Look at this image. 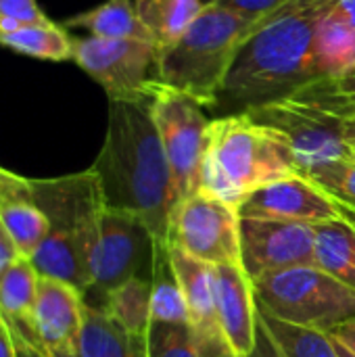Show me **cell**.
<instances>
[{
  "label": "cell",
  "mask_w": 355,
  "mask_h": 357,
  "mask_svg": "<svg viewBox=\"0 0 355 357\" xmlns=\"http://www.w3.org/2000/svg\"><path fill=\"white\" fill-rule=\"evenodd\" d=\"M335 0H289L253 23L241 42L213 111L218 117L291 98L314 77V38Z\"/></svg>",
  "instance_id": "6da1fadb"
},
{
  "label": "cell",
  "mask_w": 355,
  "mask_h": 357,
  "mask_svg": "<svg viewBox=\"0 0 355 357\" xmlns=\"http://www.w3.org/2000/svg\"><path fill=\"white\" fill-rule=\"evenodd\" d=\"M151 98H109L107 136L90 169L98 178L107 209L136 213L155 241H167L178 195Z\"/></svg>",
  "instance_id": "7a4b0ae2"
},
{
  "label": "cell",
  "mask_w": 355,
  "mask_h": 357,
  "mask_svg": "<svg viewBox=\"0 0 355 357\" xmlns=\"http://www.w3.org/2000/svg\"><path fill=\"white\" fill-rule=\"evenodd\" d=\"M29 201L48 220V234L29 257L40 276L75 287L82 297L90 289V261L105 211L98 178L92 169L52 178L27 180Z\"/></svg>",
  "instance_id": "3957f363"
},
{
  "label": "cell",
  "mask_w": 355,
  "mask_h": 357,
  "mask_svg": "<svg viewBox=\"0 0 355 357\" xmlns=\"http://www.w3.org/2000/svg\"><path fill=\"white\" fill-rule=\"evenodd\" d=\"M299 165L287 138L245 113L211 119L201 188L239 205L257 188L297 176Z\"/></svg>",
  "instance_id": "277c9868"
},
{
  "label": "cell",
  "mask_w": 355,
  "mask_h": 357,
  "mask_svg": "<svg viewBox=\"0 0 355 357\" xmlns=\"http://www.w3.org/2000/svg\"><path fill=\"white\" fill-rule=\"evenodd\" d=\"M253 21L222 4H205L190 27L159 52V84L213 109L241 42Z\"/></svg>",
  "instance_id": "5b68a950"
},
{
  "label": "cell",
  "mask_w": 355,
  "mask_h": 357,
  "mask_svg": "<svg viewBox=\"0 0 355 357\" xmlns=\"http://www.w3.org/2000/svg\"><path fill=\"white\" fill-rule=\"evenodd\" d=\"M257 307L287 324L331 333L355 318V291L320 270L299 266L253 280Z\"/></svg>",
  "instance_id": "8992f818"
},
{
  "label": "cell",
  "mask_w": 355,
  "mask_h": 357,
  "mask_svg": "<svg viewBox=\"0 0 355 357\" xmlns=\"http://www.w3.org/2000/svg\"><path fill=\"white\" fill-rule=\"evenodd\" d=\"M151 113L157 123L178 201L201 190V169L207 153L211 119L205 107L192 96L157 84L151 98Z\"/></svg>",
  "instance_id": "52a82bcc"
},
{
  "label": "cell",
  "mask_w": 355,
  "mask_h": 357,
  "mask_svg": "<svg viewBox=\"0 0 355 357\" xmlns=\"http://www.w3.org/2000/svg\"><path fill=\"white\" fill-rule=\"evenodd\" d=\"M155 253V236L149 226L130 211L107 209L98 222V238L90 261V289L84 297L94 295L86 303L100 307L105 295L130 278L151 280Z\"/></svg>",
  "instance_id": "ba28073f"
},
{
  "label": "cell",
  "mask_w": 355,
  "mask_h": 357,
  "mask_svg": "<svg viewBox=\"0 0 355 357\" xmlns=\"http://www.w3.org/2000/svg\"><path fill=\"white\" fill-rule=\"evenodd\" d=\"M239 209L207 190L180 199L167 222V245L209 264H241Z\"/></svg>",
  "instance_id": "9c48e42d"
},
{
  "label": "cell",
  "mask_w": 355,
  "mask_h": 357,
  "mask_svg": "<svg viewBox=\"0 0 355 357\" xmlns=\"http://www.w3.org/2000/svg\"><path fill=\"white\" fill-rule=\"evenodd\" d=\"M159 46L140 40L80 38L73 46V61L94 77L109 98H151L159 79Z\"/></svg>",
  "instance_id": "30bf717a"
},
{
  "label": "cell",
  "mask_w": 355,
  "mask_h": 357,
  "mask_svg": "<svg viewBox=\"0 0 355 357\" xmlns=\"http://www.w3.org/2000/svg\"><path fill=\"white\" fill-rule=\"evenodd\" d=\"M245 115L255 123L280 132L287 138L301 174L324 161L354 157V149L347 144L343 134L345 119L312 105L285 98L249 109Z\"/></svg>",
  "instance_id": "8fae6325"
},
{
  "label": "cell",
  "mask_w": 355,
  "mask_h": 357,
  "mask_svg": "<svg viewBox=\"0 0 355 357\" xmlns=\"http://www.w3.org/2000/svg\"><path fill=\"white\" fill-rule=\"evenodd\" d=\"M241 268L251 280L274 272L316 266L312 224L241 218Z\"/></svg>",
  "instance_id": "7c38bea8"
},
{
  "label": "cell",
  "mask_w": 355,
  "mask_h": 357,
  "mask_svg": "<svg viewBox=\"0 0 355 357\" xmlns=\"http://www.w3.org/2000/svg\"><path fill=\"white\" fill-rule=\"evenodd\" d=\"M239 215L312 226L354 220L352 211L301 174L257 188L239 205Z\"/></svg>",
  "instance_id": "4fadbf2b"
},
{
  "label": "cell",
  "mask_w": 355,
  "mask_h": 357,
  "mask_svg": "<svg viewBox=\"0 0 355 357\" xmlns=\"http://www.w3.org/2000/svg\"><path fill=\"white\" fill-rule=\"evenodd\" d=\"M216 318L224 339L234 351L249 357L255 347L259 310L253 291V280L241 264L213 266Z\"/></svg>",
  "instance_id": "5bb4252c"
},
{
  "label": "cell",
  "mask_w": 355,
  "mask_h": 357,
  "mask_svg": "<svg viewBox=\"0 0 355 357\" xmlns=\"http://www.w3.org/2000/svg\"><path fill=\"white\" fill-rule=\"evenodd\" d=\"M29 324L46 351H75L84 326L82 293L67 282L40 276Z\"/></svg>",
  "instance_id": "9a60e30c"
},
{
  "label": "cell",
  "mask_w": 355,
  "mask_h": 357,
  "mask_svg": "<svg viewBox=\"0 0 355 357\" xmlns=\"http://www.w3.org/2000/svg\"><path fill=\"white\" fill-rule=\"evenodd\" d=\"M174 270L180 280V289L188 307L190 326L197 337L220 331L216 318V289H213V266L188 255L186 251L169 245Z\"/></svg>",
  "instance_id": "2e32d148"
},
{
  "label": "cell",
  "mask_w": 355,
  "mask_h": 357,
  "mask_svg": "<svg viewBox=\"0 0 355 357\" xmlns=\"http://www.w3.org/2000/svg\"><path fill=\"white\" fill-rule=\"evenodd\" d=\"M312 63L316 79L337 77L355 67V27L335 6L318 23Z\"/></svg>",
  "instance_id": "e0dca14e"
},
{
  "label": "cell",
  "mask_w": 355,
  "mask_h": 357,
  "mask_svg": "<svg viewBox=\"0 0 355 357\" xmlns=\"http://www.w3.org/2000/svg\"><path fill=\"white\" fill-rule=\"evenodd\" d=\"M63 25L67 29H86L96 38L140 40L157 46L153 33L138 15L134 0H107L100 6L69 17Z\"/></svg>",
  "instance_id": "ac0fdd59"
},
{
  "label": "cell",
  "mask_w": 355,
  "mask_h": 357,
  "mask_svg": "<svg viewBox=\"0 0 355 357\" xmlns=\"http://www.w3.org/2000/svg\"><path fill=\"white\" fill-rule=\"evenodd\" d=\"M75 351L82 357H146V339L126 333L105 312L84 303V326Z\"/></svg>",
  "instance_id": "d6986e66"
},
{
  "label": "cell",
  "mask_w": 355,
  "mask_h": 357,
  "mask_svg": "<svg viewBox=\"0 0 355 357\" xmlns=\"http://www.w3.org/2000/svg\"><path fill=\"white\" fill-rule=\"evenodd\" d=\"M314 264L355 291V222L335 220L314 226Z\"/></svg>",
  "instance_id": "ffe728a7"
},
{
  "label": "cell",
  "mask_w": 355,
  "mask_h": 357,
  "mask_svg": "<svg viewBox=\"0 0 355 357\" xmlns=\"http://www.w3.org/2000/svg\"><path fill=\"white\" fill-rule=\"evenodd\" d=\"M151 316L155 322L190 324L188 307L172 264L167 241H155L151 270Z\"/></svg>",
  "instance_id": "44dd1931"
},
{
  "label": "cell",
  "mask_w": 355,
  "mask_h": 357,
  "mask_svg": "<svg viewBox=\"0 0 355 357\" xmlns=\"http://www.w3.org/2000/svg\"><path fill=\"white\" fill-rule=\"evenodd\" d=\"M0 46L15 52L44 59V61H69L73 59L75 40L65 25L48 23H21L15 31H0Z\"/></svg>",
  "instance_id": "7402d4cb"
},
{
  "label": "cell",
  "mask_w": 355,
  "mask_h": 357,
  "mask_svg": "<svg viewBox=\"0 0 355 357\" xmlns=\"http://www.w3.org/2000/svg\"><path fill=\"white\" fill-rule=\"evenodd\" d=\"M126 333L134 337H146L153 322L151 316V280L130 278L123 284L109 291L98 307Z\"/></svg>",
  "instance_id": "603a6c76"
},
{
  "label": "cell",
  "mask_w": 355,
  "mask_h": 357,
  "mask_svg": "<svg viewBox=\"0 0 355 357\" xmlns=\"http://www.w3.org/2000/svg\"><path fill=\"white\" fill-rule=\"evenodd\" d=\"M159 50L172 46L205 8L203 0H134Z\"/></svg>",
  "instance_id": "cb8c5ba5"
},
{
  "label": "cell",
  "mask_w": 355,
  "mask_h": 357,
  "mask_svg": "<svg viewBox=\"0 0 355 357\" xmlns=\"http://www.w3.org/2000/svg\"><path fill=\"white\" fill-rule=\"evenodd\" d=\"M0 222L13 238L21 257H31L48 234V220L40 207L27 197V186L21 197L8 199L0 205Z\"/></svg>",
  "instance_id": "d4e9b609"
},
{
  "label": "cell",
  "mask_w": 355,
  "mask_h": 357,
  "mask_svg": "<svg viewBox=\"0 0 355 357\" xmlns=\"http://www.w3.org/2000/svg\"><path fill=\"white\" fill-rule=\"evenodd\" d=\"M40 274L27 257L15 259L0 274V314L8 320L31 322Z\"/></svg>",
  "instance_id": "484cf974"
},
{
  "label": "cell",
  "mask_w": 355,
  "mask_h": 357,
  "mask_svg": "<svg viewBox=\"0 0 355 357\" xmlns=\"http://www.w3.org/2000/svg\"><path fill=\"white\" fill-rule=\"evenodd\" d=\"M291 98L322 109L341 119L355 117V67L337 77L316 79L297 90Z\"/></svg>",
  "instance_id": "4316f807"
},
{
  "label": "cell",
  "mask_w": 355,
  "mask_h": 357,
  "mask_svg": "<svg viewBox=\"0 0 355 357\" xmlns=\"http://www.w3.org/2000/svg\"><path fill=\"white\" fill-rule=\"evenodd\" d=\"M259 320L264 322V326L268 328V333L272 335V339L287 357H339L333 345V339L326 333L287 324L282 320L264 314L262 310H259Z\"/></svg>",
  "instance_id": "83f0119b"
},
{
  "label": "cell",
  "mask_w": 355,
  "mask_h": 357,
  "mask_svg": "<svg viewBox=\"0 0 355 357\" xmlns=\"http://www.w3.org/2000/svg\"><path fill=\"white\" fill-rule=\"evenodd\" d=\"M301 176L310 178L355 215V157L318 163Z\"/></svg>",
  "instance_id": "f1b7e54d"
},
{
  "label": "cell",
  "mask_w": 355,
  "mask_h": 357,
  "mask_svg": "<svg viewBox=\"0 0 355 357\" xmlns=\"http://www.w3.org/2000/svg\"><path fill=\"white\" fill-rule=\"evenodd\" d=\"M144 339L146 357H199L197 335L190 324L153 320Z\"/></svg>",
  "instance_id": "f546056e"
},
{
  "label": "cell",
  "mask_w": 355,
  "mask_h": 357,
  "mask_svg": "<svg viewBox=\"0 0 355 357\" xmlns=\"http://www.w3.org/2000/svg\"><path fill=\"white\" fill-rule=\"evenodd\" d=\"M289 0H220L216 4H222L234 13H239L241 17L249 19V21H259L264 17H268L270 13L278 10L280 6H285Z\"/></svg>",
  "instance_id": "4dcf8cb0"
},
{
  "label": "cell",
  "mask_w": 355,
  "mask_h": 357,
  "mask_svg": "<svg viewBox=\"0 0 355 357\" xmlns=\"http://www.w3.org/2000/svg\"><path fill=\"white\" fill-rule=\"evenodd\" d=\"M0 17H10L19 23H48L50 21L36 0H0Z\"/></svg>",
  "instance_id": "1f68e13d"
},
{
  "label": "cell",
  "mask_w": 355,
  "mask_h": 357,
  "mask_svg": "<svg viewBox=\"0 0 355 357\" xmlns=\"http://www.w3.org/2000/svg\"><path fill=\"white\" fill-rule=\"evenodd\" d=\"M197 345H199V357H245L230 347L222 331L197 337Z\"/></svg>",
  "instance_id": "d6a6232c"
},
{
  "label": "cell",
  "mask_w": 355,
  "mask_h": 357,
  "mask_svg": "<svg viewBox=\"0 0 355 357\" xmlns=\"http://www.w3.org/2000/svg\"><path fill=\"white\" fill-rule=\"evenodd\" d=\"M249 357H287L282 354V349L276 345V341L272 339V335L268 333V328L264 326V322L259 320L257 324V339H255V347L249 354Z\"/></svg>",
  "instance_id": "836d02e7"
},
{
  "label": "cell",
  "mask_w": 355,
  "mask_h": 357,
  "mask_svg": "<svg viewBox=\"0 0 355 357\" xmlns=\"http://www.w3.org/2000/svg\"><path fill=\"white\" fill-rule=\"evenodd\" d=\"M25 186H27V178H21L0 167V205L8 199L21 197L25 192Z\"/></svg>",
  "instance_id": "e575fe53"
},
{
  "label": "cell",
  "mask_w": 355,
  "mask_h": 357,
  "mask_svg": "<svg viewBox=\"0 0 355 357\" xmlns=\"http://www.w3.org/2000/svg\"><path fill=\"white\" fill-rule=\"evenodd\" d=\"M6 324H8V322H6ZM8 328H10V326H8ZM10 335H13V343H15L17 357H50V354H48L38 341L19 335L15 328H10Z\"/></svg>",
  "instance_id": "d590c367"
},
{
  "label": "cell",
  "mask_w": 355,
  "mask_h": 357,
  "mask_svg": "<svg viewBox=\"0 0 355 357\" xmlns=\"http://www.w3.org/2000/svg\"><path fill=\"white\" fill-rule=\"evenodd\" d=\"M19 257H21V255H19V251H17L13 238L8 236V232L4 230V226H2V222H0V274H2L15 259H19Z\"/></svg>",
  "instance_id": "8d00e7d4"
},
{
  "label": "cell",
  "mask_w": 355,
  "mask_h": 357,
  "mask_svg": "<svg viewBox=\"0 0 355 357\" xmlns=\"http://www.w3.org/2000/svg\"><path fill=\"white\" fill-rule=\"evenodd\" d=\"M328 335H331L333 339L341 341L347 349H352L355 354V318L354 320H349V322H345V324H341V326H337V328L331 331Z\"/></svg>",
  "instance_id": "74e56055"
},
{
  "label": "cell",
  "mask_w": 355,
  "mask_h": 357,
  "mask_svg": "<svg viewBox=\"0 0 355 357\" xmlns=\"http://www.w3.org/2000/svg\"><path fill=\"white\" fill-rule=\"evenodd\" d=\"M0 357H17L10 328H8V324H6L2 314H0Z\"/></svg>",
  "instance_id": "f35d334b"
},
{
  "label": "cell",
  "mask_w": 355,
  "mask_h": 357,
  "mask_svg": "<svg viewBox=\"0 0 355 357\" xmlns=\"http://www.w3.org/2000/svg\"><path fill=\"white\" fill-rule=\"evenodd\" d=\"M335 8L355 27V0H335Z\"/></svg>",
  "instance_id": "ab89813d"
},
{
  "label": "cell",
  "mask_w": 355,
  "mask_h": 357,
  "mask_svg": "<svg viewBox=\"0 0 355 357\" xmlns=\"http://www.w3.org/2000/svg\"><path fill=\"white\" fill-rule=\"evenodd\" d=\"M343 134H345L347 144L355 151V117H349L343 121Z\"/></svg>",
  "instance_id": "60d3db41"
},
{
  "label": "cell",
  "mask_w": 355,
  "mask_h": 357,
  "mask_svg": "<svg viewBox=\"0 0 355 357\" xmlns=\"http://www.w3.org/2000/svg\"><path fill=\"white\" fill-rule=\"evenodd\" d=\"M331 337V335H328ZM333 339V337H331ZM333 345H335V349H337V356L339 357H355V354L352 349H347L341 341H337V339H333Z\"/></svg>",
  "instance_id": "b9f144b4"
},
{
  "label": "cell",
  "mask_w": 355,
  "mask_h": 357,
  "mask_svg": "<svg viewBox=\"0 0 355 357\" xmlns=\"http://www.w3.org/2000/svg\"><path fill=\"white\" fill-rule=\"evenodd\" d=\"M50 357H82L77 351H71V349H65V351H48Z\"/></svg>",
  "instance_id": "7bdbcfd3"
},
{
  "label": "cell",
  "mask_w": 355,
  "mask_h": 357,
  "mask_svg": "<svg viewBox=\"0 0 355 357\" xmlns=\"http://www.w3.org/2000/svg\"><path fill=\"white\" fill-rule=\"evenodd\" d=\"M205 4H216V2H220V0H203Z\"/></svg>",
  "instance_id": "ee69618b"
},
{
  "label": "cell",
  "mask_w": 355,
  "mask_h": 357,
  "mask_svg": "<svg viewBox=\"0 0 355 357\" xmlns=\"http://www.w3.org/2000/svg\"><path fill=\"white\" fill-rule=\"evenodd\" d=\"M354 157H355V151H354Z\"/></svg>",
  "instance_id": "f6af8a7d"
}]
</instances>
